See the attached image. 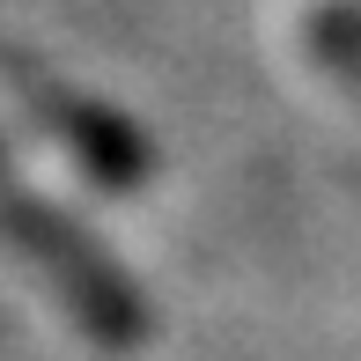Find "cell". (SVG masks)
I'll use <instances>...</instances> for the list:
<instances>
[{"mask_svg": "<svg viewBox=\"0 0 361 361\" xmlns=\"http://www.w3.org/2000/svg\"><path fill=\"white\" fill-rule=\"evenodd\" d=\"M0 89H8L15 104L44 126V133L67 147L74 170L89 177V185H104V192H140L147 177H155V147L140 140V126L118 118L111 104H96V96H81L74 81H59L44 59L0 44Z\"/></svg>", "mask_w": 361, "mask_h": 361, "instance_id": "obj_1", "label": "cell"}, {"mask_svg": "<svg viewBox=\"0 0 361 361\" xmlns=\"http://www.w3.org/2000/svg\"><path fill=\"white\" fill-rule=\"evenodd\" d=\"M310 52H317V67H332L361 96V15L354 8H317L310 15Z\"/></svg>", "mask_w": 361, "mask_h": 361, "instance_id": "obj_2", "label": "cell"}]
</instances>
